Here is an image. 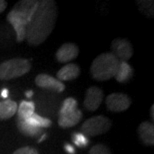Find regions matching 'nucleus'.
<instances>
[{"label": "nucleus", "mask_w": 154, "mask_h": 154, "mask_svg": "<svg viewBox=\"0 0 154 154\" xmlns=\"http://www.w3.org/2000/svg\"><path fill=\"white\" fill-rule=\"evenodd\" d=\"M80 75V67L74 63H68L63 66L59 71L57 72V79L59 81H70L74 80Z\"/></svg>", "instance_id": "obj_12"}, {"label": "nucleus", "mask_w": 154, "mask_h": 154, "mask_svg": "<svg viewBox=\"0 0 154 154\" xmlns=\"http://www.w3.org/2000/svg\"><path fill=\"white\" fill-rule=\"evenodd\" d=\"M103 100V91L97 86H91L86 90L84 107L89 111H95L99 108Z\"/></svg>", "instance_id": "obj_8"}, {"label": "nucleus", "mask_w": 154, "mask_h": 154, "mask_svg": "<svg viewBox=\"0 0 154 154\" xmlns=\"http://www.w3.org/2000/svg\"><path fill=\"white\" fill-rule=\"evenodd\" d=\"M35 84L40 88L53 90L55 92H63L65 90V85L63 82L59 81L57 78L49 74H39L35 78Z\"/></svg>", "instance_id": "obj_9"}, {"label": "nucleus", "mask_w": 154, "mask_h": 154, "mask_svg": "<svg viewBox=\"0 0 154 154\" xmlns=\"http://www.w3.org/2000/svg\"><path fill=\"white\" fill-rule=\"evenodd\" d=\"M72 141L74 142L76 146L81 147V148L86 147L89 143L88 138L86 137L84 134L80 133V132H76V133L72 134Z\"/></svg>", "instance_id": "obj_22"}, {"label": "nucleus", "mask_w": 154, "mask_h": 154, "mask_svg": "<svg viewBox=\"0 0 154 154\" xmlns=\"http://www.w3.org/2000/svg\"><path fill=\"white\" fill-rule=\"evenodd\" d=\"M138 135L140 140L145 145L152 146L154 144V126L152 122L144 121L141 122L138 127Z\"/></svg>", "instance_id": "obj_11"}, {"label": "nucleus", "mask_w": 154, "mask_h": 154, "mask_svg": "<svg viewBox=\"0 0 154 154\" xmlns=\"http://www.w3.org/2000/svg\"><path fill=\"white\" fill-rule=\"evenodd\" d=\"M105 103L109 111L122 112L130 107L131 99L124 93H111L107 96Z\"/></svg>", "instance_id": "obj_7"}, {"label": "nucleus", "mask_w": 154, "mask_h": 154, "mask_svg": "<svg viewBox=\"0 0 154 154\" xmlns=\"http://www.w3.org/2000/svg\"><path fill=\"white\" fill-rule=\"evenodd\" d=\"M7 21L11 24L14 31L16 32L17 42H22L26 38V28L28 24L27 18L19 12L12 9L7 15Z\"/></svg>", "instance_id": "obj_5"}, {"label": "nucleus", "mask_w": 154, "mask_h": 154, "mask_svg": "<svg viewBox=\"0 0 154 154\" xmlns=\"http://www.w3.org/2000/svg\"><path fill=\"white\" fill-rule=\"evenodd\" d=\"M1 96L3 97V98H6L8 96V90L7 89H3L2 90V93H1Z\"/></svg>", "instance_id": "obj_27"}, {"label": "nucleus", "mask_w": 154, "mask_h": 154, "mask_svg": "<svg viewBox=\"0 0 154 154\" xmlns=\"http://www.w3.org/2000/svg\"><path fill=\"white\" fill-rule=\"evenodd\" d=\"M6 7H7V2L4 0H0V14L5 10Z\"/></svg>", "instance_id": "obj_25"}, {"label": "nucleus", "mask_w": 154, "mask_h": 154, "mask_svg": "<svg viewBox=\"0 0 154 154\" xmlns=\"http://www.w3.org/2000/svg\"><path fill=\"white\" fill-rule=\"evenodd\" d=\"M119 61L111 52H105L95 58L90 66L91 75L98 81H106L116 74Z\"/></svg>", "instance_id": "obj_2"}, {"label": "nucleus", "mask_w": 154, "mask_h": 154, "mask_svg": "<svg viewBox=\"0 0 154 154\" xmlns=\"http://www.w3.org/2000/svg\"><path fill=\"white\" fill-rule=\"evenodd\" d=\"M17 128L23 135L28 136V137H37L38 135L42 133L41 128L30 125L25 120L20 119V118H18V117H17Z\"/></svg>", "instance_id": "obj_17"}, {"label": "nucleus", "mask_w": 154, "mask_h": 154, "mask_svg": "<svg viewBox=\"0 0 154 154\" xmlns=\"http://www.w3.org/2000/svg\"><path fill=\"white\" fill-rule=\"evenodd\" d=\"M65 150L68 153H70V154H75L74 148H73L71 145H69V144H65Z\"/></svg>", "instance_id": "obj_26"}, {"label": "nucleus", "mask_w": 154, "mask_h": 154, "mask_svg": "<svg viewBox=\"0 0 154 154\" xmlns=\"http://www.w3.org/2000/svg\"><path fill=\"white\" fill-rule=\"evenodd\" d=\"M25 121L29 123L30 125L38 128H48L52 125V121L50 119L44 118V117L36 114V113H33L31 116H29L28 118L25 119Z\"/></svg>", "instance_id": "obj_19"}, {"label": "nucleus", "mask_w": 154, "mask_h": 154, "mask_svg": "<svg viewBox=\"0 0 154 154\" xmlns=\"http://www.w3.org/2000/svg\"><path fill=\"white\" fill-rule=\"evenodd\" d=\"M140 11L146 15L147 17H153V4L154 2L149 0H142V1H136Z\"/></svg>", "instance_id": "obj_21"}, {"label": "nucleus", "mask_w": 154, "mask_h": 154, "mask_svg": "<svg viewBox=\"0 0 154 154\" xmlns=\"http://www.w3.org/2000/svg\"><path fill=\"white\" fill-rule=\"evenodd\" d=\"M77 100L75 98L73 97H69V98H66L64 100V102L61 106V109L59 111V116H62V115H67V114H70V113L74 112L77 110Z\"/></svg>", "instance_id": "obj_20"}, {"label": "nucleus", "mask_w": 154, "mask_h": 154, "mask_svg": "<svg viewBox=\"0 0 154 154\" xmlns=\"http://www.w3.org/2000/svg\"><path fill=\"white\" fill-rule=\"evenodd\" d=\"M82 116H83L82 111L77 109L76 111L70 113V114L59 116V118H58V124L62 128L72 127V126H75L76 124H78L82 118Z\"/></svg>", "instance_id": "obj_14"}, {"label": "nucleus", "mask_w": 154, "mask_h": 154, "mask_svg": "<svg viewBox=\"0 0 154 154\" xmlns=\"http://www.w3.org/2000/svg\"><path fill=\"white\" fill-rule=\"evenodd\" d=\"M150 110H151V119L153 120L154 119V105L151 106V109Z\"/></svg>", "instance_id": "obj_29"}, {"label": "nucleus", "mask_w": 154, "mask_h": 154, "mask_svg": "<svg viewBox=\"0 0 154 154\" xmlns=\"http://www.w3.org/2000/svg\"><path fill=\"white\" fill-rule=\"evenodd\" d=\"M111 53L120 62H127L133 55V48L131 43L126 39L117 38L111 43Z\"/></svg>", "instance_id": "obj_6"}, {"label": "nucleus", "mask_w": 154, "mask_h": 154, "mask_svg": "<svg viewBox=\"0 0 154 154\" xmlns=\"http://www.w3.org/2000/svg\"><path fill=\"white\" fill-rule=\"evenodd\" d=\"M31 69V63L25 58H12L0 64V80H10L25 75Z\"/></svg>", "instance_id": "obj_3"}, {"label": "nucleus", "mask_w": 154, "mask_h": 154, "mask_svg": "<svg viewBox=\"0 0 154 154\" xmlns=\"http://www.w3.org/2000/svg\"><path fill=\"white\" fill-rule=\"evenodd\" d=\"M37 5L38 1H36V0H22V1L16 3L13 10L19 12L23 16H25L29 22L33 14H34L36 8H37Z\"/></svg>", "instance_id": "obj_13"}, {"label": "nucleus", "mask_w": 154, "mask_h": 154, "mask_svg": "<svg viewBox=\"0 0 154 154\" xmlns=\"http://www.w3.org/2000/svg\"><path fill=\"white\" fill-rule=\"evenodd\" d=\"M79 54L78 46L74 43H64L56 51L55 57L60 63H70L71 60H74Z\"/></svg>", "instance_id": "obj_10"}, {"label": "nucleus", "mask_w": 154, "mask_h": 154, "mask_svg": "<svg viewBox=\"0 0 154 154\" xmlns=\"http://www.w3.org/2000/svg\"><path fill=\"white\" fill-rule=\"evenodd\" d=\"M17 104L13 100L0 101V120H6L11 118L17 111Z\"/></svg>", "instance_id": "obj_16"}, {"label": "nucleus", "mask_w": 154, "mask_h": 154, "mask_svg": "<svg viewBox=\"0 0 154 154\" xmlns=\"http://www.w3.org/2000/svg\"><path fill=\"white\" fill-rule=\"evenodd\" d=\"M32 95H33V91L30 90V91H27V92H26V97L30 98V97L32 96Z\"/></svg>", "instance_id": "obj_28"}, {"label": "nucleus", "mask_w": 154, "mask_h": 154, "mask_svg": "<svg viewBox=\"0 0 154 154\" xmlns=\"http://www.w3.org/2000/svg\"><path fill=\"white\" fill-rule=\"evenodd\" d=\"M133 76V69L129 65L127 62H120L118 64V68H117L116 74L114 78L117 82L119 83H126L132 78Z\"/></svg>", "instance_id": "obj_15"}, {"label": "nucleus", "mask_w": 154, "mask_h": 154, "mask_svg": "<svg viewBox=\"0 0 154 154\" xmlns=\"http://www.w3.org/2000/svg\"><path fill=\"white\" fill-rule=\"evenodd\" d=\"M34 110H35L34 102H32V101H22L20 103L19 107L17 108L18 118L25 120L34 113Z\"/></svg>", "instance_id": "obj_18"}, {"label": "nucleus", "mask_w": 154, "mask_h": 154, "mask_svg": "<svg viewBox=\"0 0 154 154\" xmlns=\"http://www.w3.org/2000/svg\"><path fill=\"white\" fill-rule=\"evenodd\" d=\"M111 128V121L103 115H97L87 119L81 125V132L85 136H97L106 133Z\"/></svg>", "instance_id": "obj_4"}, {"label": "nucleus", "mask_w": 154, "mask_h": 154, "mask_svg": "<svg viewBox=\"0 0 154 154\" xmlns=\"http://www.w3.org/2000/svg\"><path fill=\"white\" fill-rule=\"evenodd\" d=\"M13 154H39L38 150L31 146H25V147H21L18 148L17 150H15Z\"/></svg>", "instance_id": "obj_24"}, {"label": "nucleus", "mask_w": 154, "mask_h": 154, "mask_svg": "<svg viewBox=\"0 0 154 154\" xmlns=\"http://www.w3.org/2000/svg\"><path fill=\"white\" fill-rule=\"evenodd\" d=\"M57 5L53 0H40L37 8L27 24L26 40L29 45L42 44L53 31L57 18Z\"/></svg>", "instance_id": "obj_1"}, {"label": "nucleus", "mask_w": 154, "mask_h": 154, "mask_svg": "<svg viewBox=\"0 0 154 154\" xmlns=\"http://www.w3.org/2000/svg\"><path fill=\"white\" fill-rule=\"evenodd\" d=\"M89 154H111L109 148L103 144H96L89 151Z\"/></svg>", "instance_id": "obj_23"}]
</instances>
